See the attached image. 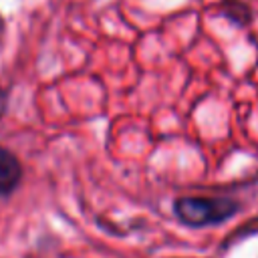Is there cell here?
Instances as JSON below:
<instances>
[{
    "instance_id": "6da1fadb",
    "label": "cell",
    "mask_w": 258,
    "mask_h": 258,
    "mask_svg": "<svg viewBox=\"0 0 258 258\" xmlns=\"http://www.w3.org/2000/svg\"><path fill=\"white\" fill-rule=\"evenodd\" d=\"M240 208V200L232 196H179L171 204L173 218L187 228L224 224L234 218Z\"/></svg>"
},
{
    "instance_id": "7a4b0ae2",
    "label": "cell",
    "mask_w": 258,
    "mask_h": 258,
    "mask_svg": "<svg viewBox=\"0 0 258 258\" xmlns=\"http://www.w3.org/2000/svg\"><path fill=\"white\" fill-rule=\"evenodd\" d=\"M22 181V163L18 155L0 145V198L12 196Z\"/></svg>"
},
{
    "instance_id": "3957f363",
    "label": "cell",
    "mask_w": 258,
    "mask_h": 258,
    "mask_svg": "<svg viewBox=\"0 0 258 258\" xmlns=\"http://www.w3.org/2000/svg\"><path fill=\"white\" fill-rule=\"evenodd\" d=\"M222 14L226 18L238 22V24H246L252 18L250 16V8L246 4H242V2H238V0H230L226 6H222Z\"/></svg>"
},
{
    "instance_id": "277c9868",
    "label": "cell",
    "mask_w": 258,
    "mask_h": 258,
    "mask_svg": "<svg viewBox=\"0 0 258 258\" xmlns=\"http://www.w3.org/2000/svg\"><path fill=\"white\" fill-rule=\"evenodd\" d=\"M6 109H8V91L4 87H0V121L6 115Z\"/></svg>"
}]
</instances>
